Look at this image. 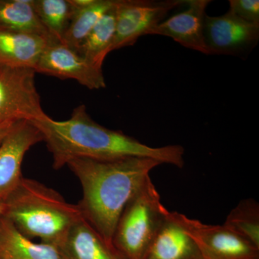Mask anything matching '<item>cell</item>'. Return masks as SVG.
<instances>
[{"label":"cell","mask_w":259,"mask_h":259,"mask_svg":"<svg viewBox=\"0 0 259 259\" xmlns=\"http://www.w3.org/2000/svg\"><path fill=\"white\" fill-rule=\"evenodd\" d=\"M32 122L41 133L52 155L53 167L56 170L79 158H149L177 168L185 166V148L182 146H148L120 131L97 123L89 115L84 105L76 107L68 120H55L47 115L41 120Z\"/></svg>","instance_id":"obj_1"},{"label":"cell","mask_w":259,"mask_h":259,"mask_svg":"<svg viewBox=\"0 0 259 259\" xmlns=\"http://www.w3.org/2000/svg\"><path fill=\"white\" fill-rule=\"evenodd\" d=\"M162 163L149 158L115 160L74 158L66 166L79 179L82 198L79 207L82 218L107 241L112 238L121 213Z\"/></svg>","instance_id":"obj_2"},{"label":"cell","mask_w":259,"mask_h":259,"mask_svg":"<svg viewBox=\"0 0 259 259\" xmlns=\"http://www.w3.org/2000/svg\"><path fill=\"white\" fill-rule=\"evenodd\" d=\"M3 202V215L22 234L56 248L82 218L77 204L69 203L54 189L24 177Z\"/></svg>","instance_id":"obj_3"},{"label":"cell","mask_w":259,"mask_h":259,"mask_svg":"<svg viewBox=\"0 0 259 259\" xmlns=\"http://www.w3.org/2000/svg\"><path fill=\"white\" fill-rule=\"evenodd\" d=\"M168 212L148 177L121 213L112 245L125 259H143Z\"/></svg>","instance_id":"obj_4"},{"label":"cell","mask_w":259,"mask_h":259,"mask_svg":"<svg viewBox=\"0 0 259 259\" xmlns=\"http://www.w3.org/2000/svg\"><path fill=\"white\" fill-rule=\"evenodd\" d=\"M35 73L30 68L0 67V123L35 122L47 115L35 86Z\"/></svg>","instance_id":"obj_5"},{"label":"cell","mask_w":259,"mask_h":259,"mask_svg":"<svg viewBox=\"0 0 259 259\" xmlns=\"http://www.w3.org/2000/svg\"><path fill=\"white\" fill-rule=\"evenodd\" d=\"M177 221L198 248L202 259H259V248L222 226L205 224L175 211Z\"/></svg>","instance_id":"obj_6"},{"label":"cell","mask_w":259,"mask_h":259,"mask_svg":"<svg viewBox=\"0 0 259 259\" xmlns=\"http://www.w3.org/2000/svg\"><path fill=\"white\" fill-rule=\"evenodd\" d=\"M186 0H116V28L112 51L134 45Z\"/></svg>","instance_id":"obj_7"},{"label":"cell","mask_w":259,"mask_h":259,"mask_svg":"<svg viewBox=\"0 0 259 259\" xmlns=\"http://www.w3.org/2000/svg\"><path fill=\"white\" fill-rule=\"evenodd\" d=\"M204 35L209 55H245L258 44L259 25L243 21L229 11L220 16L206 15Z\"/></svg>","instance_id":"obj_8"},{"label":"cell","mask_w":259,"mask_h":259,"mask_svg":"<svg viewBox=\"0 0 259 259\" xmlns=\"http://www.w3.org/2000/svg\"><path fill=\"white\" fill-rule=\"evenodd\" d=\"M35 71L60 79H74L90 90L106 88L102 69L90 64L62 42L49 44L37 61Z\"/></svg>","instance_id":"obj_9"},{"label":"cell","mask_w":259,"mask_h":259,"mask_svg":"<svg viewBox=\"0 0 259 259\" xmlns=\"http://www.w3.org/2000/svg\"><path fill=\"white\" fill-rule=\"evenodd\" d=\"M44 141L41 133L30 121H18L0 146V201L19 185L23 158L34 145Z\"/></svg>","instance_id":"obj_10"},{"label":"cell","mask_w":259,"mask_h":259,"mask_svg":"<svg viewBox=\"0 0 259 259\" xmlns=\"http://www.w3.org/2000/svg\"><path fill=\"white\" fill-rule=\"evenodd\" d=\"M210 3L209 0H186L187 9L158 24L148 35L170 37L184 47L209 55L204 24L206 9Z\"/></svg>","instance_id":"obj_11"},{"label":"cell","mask_w":259,"mask_h":259,"mask_svg":"<svg viewBox=\"0 0 259 259\" xmlns=\"http://www.w3.org/2000/svg\"><path fill=\"white\" fill-rule=\"evenodd\" d=\"M53 42L49 37L0 29V67L35 70L42 53Z\"/></svg>","instance_id":"obj_12"},{"label":"cell","mask_w":259,"mask_h":259,"mask_svg":"<svg viewBox=\"0 0 259 259\" xmlns=\"http://www.w3.org/2000/svg\"><path fill=\"white\" fill-rule=\"evenodd\" d=\"M143 259H202L198 248L177 221L175 212L168 215Z\"/></svg>","instance_id":"obj_13"},{"label":"cell","mask_w":259,"mask_h":259,"mask_svg":"<svg viewBox=\"0 0 259 259\" xmlns=\"http://www.w3.org/2000/svg\"><path fill=\"white\" fill-rule=\"evenodd\" d=\"M57 248L61 259H125L83 218Z\"/></svg>","instance_id":"obj_14"},{"label":"cell","mask_w":259,"mask_h":259,"mask_svg":"<svg viewBox=\"0 0 259 259\" xmlns=\"http://www.w3.org/2000/svg\"><path fill=\"white\" fill-rule=\"evenodd\" d=\"M0 259H61L58 248L35 243L22 234L4 215L0 216Z\"/></svg>","instance_id":"obj_15"},{"label":"cell","mask_w":259,"mask_h":259,"mask_svg":"<svg viewBox=\"0 0 259 259\" xmlns=\"http://www.w3.org/2000/svg\"><path fill=\"white\" fill-rule=\"evenodd\" d=\"M0 29L54 39L37 16L33 0H0Z\"/></svg>","instance_id":"obj_16"},{"label":"cell","mask_w":259,"mask_h":259,"mask_svg":"<svg viewBox=\"0 0 259 259\" xmlns=\"http://www.w3.org/2000/svg\"><path fill=\"white\" fill-rule=\"evenodd\" d=\"M115 3V0H92L90 4L83 7H76L72 3L75 8L74 13L62 44L79 53L80 48L94 27Z\"/></svg>","instance_id":"obj_17"},{"label":"cell","mask_w":259,"mask_h":259,"mask_svg":"<svg viewBox=\"0 0 259 259\" xmlns=\"http://www.w3.org/2000/svg\"><path fill=\"white\" fill-rule=\"evenodd\" d=\"M116 0L115 4L99 20L80 48L79 54L99 69L111 52L115 35Z\"/></svg>","instance_id":"obj_18"},{"label":"cell","mask_w":259,"mask_h":259,"mask_svg":"<svg viewBox=\"0 0 259 259\" xmlns=\"http://www.w3.org/2000/svg\"><path fill=\"white\" fill-rule=\"evenodd\" d=\"M33 6L51 36L62 42L74 13L71 0H33Z\"/></svg>","instance_id":"obj_19"},{"label":"cell","mask_w":259,"mask_h":259,"mask_svg":"<svg viewBox=\"0 0 259 259\" xmlns=\"http://www.w3.org/2000/svg\"><path fill=\"white\" fill-rule=\"evenodd\" d=\"M225 226L259 248V204L243 199L227 216Z\"/></svg>","instance_id":"obj_20"},{"label":"cell","mask_w":259,"mask_h":259,"mask_svg":"<svg viewBox=\"0 0 259 259\" xmlns=\"http://www.w3.org/2000/svg\"><path fill=\"white\" fill-rule=\"evenodd\" d=\"M228 11L235 16L252 24L259 25L258 0H230Z\"/></svg>","instance_id":"obj_21"},{"label":"cell","mask_w":259,"mask_h":259,"mask_svg":"<svg viewBox=\"0 0 259 259\" xmlns=\"http://www.w3.org/2000/svg\"><path fill=\"white\" fill-rule=\"evenodd\" d=\"M17 122H6L0 123V146Z\"/></svg>","instance_id":"obj_22"},{"label":"cell","mask_w":259,"mask_h":259,"mask_svg":"<svg viewBox=\"0 0 259 259\" xmlns=\"http://www.w3.org/2000/svg\"><path fill=\"white\" fill-rule=\"evenodd\" d=\"M5 211V204L3 201H0V216L3 215Z\"/></svg>","instance_id":"obj_23"}]
</instances>
